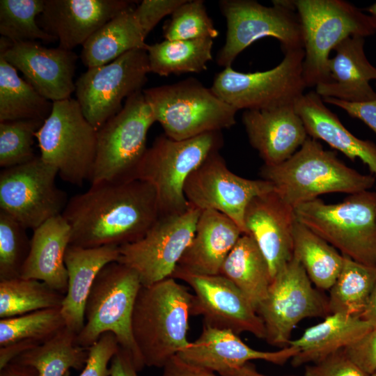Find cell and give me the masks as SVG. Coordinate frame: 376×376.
<instances>
[{
    "label": "cell",
    "instance_id": "e0dca14e",
    "mask_svg": "<svg viewBox=\"0 0 376 376\" xmlns=\"http://www.w3.org/2000/svg\"><path fill=\"white\" fill-rule=\"evenodd\" d=\"M274 190L272 183L232 172L219 151L211 154L187 178L185 196L200 210H212L231 219L245 234L244 214L251 201Z\"/></svg>",
    "mask_w": 376,
    "mask_h": 376
},
{
    "label": "cell",
    "instance_id": "ffe728a7",
    "mask_svg": "<svg viewBox=\"0 0 376 376\" xmlns=\"http://www.w3.org/2000/svg\"><path fill=\"white\" fill-rule=\"evenodd\" d=\"M295 208L274 191L253 198L244 214L245 234L256 242L272 278L293 257Z\"/></svg>",
    "mask_w": 376,
    "mask_h": 376
},
{
    "label": "cell",
    "instance_id": "ee69618b",
    "mask_svg": "<svg viewBox=\"0 0 376 376\" xmlns=\"http://www.w3.org/2000/svg\"><path fill=\"white\" fill-rule=\"evenodd\" d=\"M304 376H370L339 350L316 363L308 364Z\"/></svg>",
    "mask_w": 376,
    "mask_h": 376
},
{
    "label": "cell",
    "instance_id": "9a60e30c",
    "mask_svg": "<svg viewBox=\"0 0 376 376\" xmlns=\"http://www.w3.org/2000/svg\"><path fill=\"white\" fill-rule=\"evenodd\" d=\"M58 171L40 156L0 173V210L33 230L62 214L68 198L56 184Z\"/></svg>",
    "mask_w": 376,
    "mask_h": 376
},
{
    "label": "cell",
    "instance_id": "1f68e13d",
    "mask_svg": "<svg viewBox=\"0 0 376 376\" xmlns=\"http://www.w3.org/2000/svg\"><path fill=\"white\" fill-rule=\"evenodd\" d=\"M77 336L65 327L13 361L34 368L39 376H69L71 368L80 370L84 368L88 356V349L77 345Z\"/></svg>",
    "mask_w": 376,
    "mask_h": 376
},
{
    "label": "cell",
    "instance_id": "4316f807",
    "mask_svg": "<svg viewBox=\"0 0 376 376\" xmlns=\"http://www.w3.org/2000/svg\"><path fill=\"white\" fill-rule=\"evenodd\" d=\"M70 240L71 228L62 214L33 230L20 277L42 281L65 295L68 276L64 258Z\"/></svg>",
    "mask_w": 376,
    "mask_h": 376
},
{
    "label": "cell",
    "instance_id": "7c38bea8",
    "mask_svg": "<svg viewBox=\"0 0 376 376\" xmlns=\"http://www.w3.org/2000/svg\"><path fill=\"white\" fill-rule=\"evenodd\" d=\"M304 49L288 52L276 67L244 73L231 66L217 73L212 91L237 111L294 104L307 88L303 77Z\"/></svg>",
    "mask_w": 376,
    "mask_h": 376
},
{
    "label": "cell",
    "instance_id": "d6a6232c",
    "mask_svg": "<svg viewBox=\"0 0 376 376\" xmlns=\"http://www.w3.org/2000/svg\"><path fill=\"white\" fill-rule=\"evenodd\" d=\"M293 256L312 283L324 290H329L334 283L344 260L336 248L298 221L293 233Z\"/></svg>",
    "mask_w": 376,
    "mask_h": 376
},
{
    "label": "cell",
    "instance_id": "8d00e7d4",
    "mask_svg": "<svg viewBox=\"0 0 376 376\" xmlns=\"http://www.w3.org/2000/svg\"><path fill=\"white\" fill-rule=\"evenodd\" d=\"M65 295L45 283L22 277L0 281V318L61 308Z\"/></svg>",
    "mask_w": 376,
    "mask_h": 376
},
{
    "label": "cell",
    "instance_id": "7dc6e473",
    "mask_svg": "<svg viewBox=\"0 0 376 376\" xmlns=\"http://www.w3.org/2000/svg\"><path fill=\"white\" fill-rule=\"evenodd\" d=\"M322 100L324 103L340 107L349 116L363 121L376 134V99L365 102H348L332 97Z\"/></svg>",
    "mask_w": 376,
    "mask_h": 376
},
{
    "label": "cell",
    "instance_id": "816d5d0a",
    "mask_svg": "<svg viewBox=\"0 0 376 376\" xmlns=\"http://www.w3.org/2000/svg\"><path fill=\"white\" fill-rule=\"evenodd\" d=\"M361 318L367 322L373 329H376V281Z\"/></svg>",
    "mask_w": 376,
    "mask_h": 376
},
{
    "label": "cell",
    "instance_id": "4dcf8cb0",
    "mask_svg": "<svg viewBox=\"0 0 376 376\" xmlns=\"http://www.w3.org/2000/svg\"><path fill=\"white\" fill-rule=\"evenodd\" d=\"M219 274L233 282L256 310L267 295L272 278L255 240L243 234L224 260Z\"/></svg>",
    "mask_w": 376,
    "mask_h": 376
},
{
    "label": "cell",
    "instance_id": "277c9868",
    "mask_svg": "<svg viewBox=\"0 0 376 376\" xmlns=\"http://www.w3.org/2000/svg\"><path fill=\"white\" fill-rule=\"evenodd\" d=\"M138 274L127 265L113 262L97 276L84 309V325L76 343L88 349L105 333L113 334L128 352L138 371L145 366L134 341L132 318L141 287Z\"/></svg>",
    "mask_w": 376,
    "mask_h": 376
},
{
    "label": "cell",
    "instance_id": "6da1fadb",
    "mask_svg": "<svg viewBox=\"0 0 376 376\" xmlns=\"http://www.w3.org/2000/svg\"><path fill=\"white\" fill-rule=\"evenodd\" d=\"M62 216L71 228V245L120 247L142 238L160 212L151 185L134 179L91 185L68 200Z\"/></svg>",
    "mask_w": 376,
    "mask_h": 376
},
{
    "label": "cell",
    "instance_id": "cb8c5ba5",
    "mask_svg": "<svg viewBox=\"0 0 376 376\" xmlns=\"http://www.w3.org/2000/svg\"><path fill=\"white\" fill-rule=\"evenodd\" d=\"M365 38L352 36L334 49L329 62V79L315 86L322 99L332 97L348 102H365L376 99L370 81L376 80V68L367 58Z\"/></svg>",
    "mask_w": 376,
    "mask_h": 376
},
{
    "label": "cell",
    "instance_id": "f1b7e54d",
    "mask_svg": "<svg viewBox=\"0 0 376 376\" xmlns=\"http://www.w3.org/2000/svg\"><path fill=\"white\" fill-rule=\"evenodd\" d=\"M361 317L331 313L321 322L306 329L289 345L298 349L290 360L292 366L316 363L343 350L372 329Z\"/></svg>",
    "mask_w": 376,
    "mask_h": 376
},
{
    "label": "cell",
    "instance_id": "74e56055",
    "mask_svg": "<svg viewBox=\"0 0 376 376\" xmlns=\"http://www.w3.org/2000/svg\"><path fill=\"white\" fill-rule=\"evenodd\" d=\"M65 326L61 308H47L0 320V347L19 342L40 345Z\"/></svg>",
    "mask_w": 376,
    "mask_h": 376
},
{
    "label": "cell",
    "instance_id": "5b68a950",
    "mask_svg": "<svg viewBox=\"0 0 376 376\" xmlns=\"http://www.w3.org/2000/svg\"><path fill=\"white\" fill-rule=\"evenodd\" d=\"M297 220L343 256L376 267V191L350 194L328 204L320 198L295 207Z\"/></svg>",
    "mask_w": 376,
    "mask_h": 376
},
{
    "label": "cell",
    "instance_id": "52a82bcc",
    "mask_svg": "<svg viewBox=\"0 0 376 376\" xmlns=\"http://www.w3.org/2000/svg\"><path fill=\"white\" fill-rule=\"evenodd\" d=\"M222 144L221 131L180 141L161 134L148 148L134 179L154 189L160 215L183 212L189 207L184 193L187 178Z\"/></svg>",
    "mask_w": 376,
    "mask_h": 376
},
{
    "label": "cell",
    "instance_id": "c3c4849f",
    "mask_svg": "<svg viewBox=\"0 0 376 376\" xmlns=\"http://www.w3.org/2000/svg\"><path fill=\"white\" fill-rule=\"evenodd\" d=\"M162 369L161 376H221L213 371L187 363L178 355L172 357Z\"/></svg>",
    "mask_w": 376,
    "mask_h": 376
},
{
    "label": "cell",
    "instance_id": "f35d334b",
    "mask_svg": "<svg viewBox=\"0 0 376 376\" xmlns=\"http://www.w3.org/2000/svg\"><path fill=\"white\" fill-rule=\"evenodd\" d=\"M45 0H1L0 33L11 43L40 40L54 42L56 39L37 23L43 11Z\"/></svg>",
    "mask_w": 376,
    "mask_h": 376
},
{
    "label": "cell",
    "instance_id": "83f0119b",
    "mask_svg": "<svg viewBox=\"0 0 376 376\" xmlns=\"http://www.w3.org/2000/svg\"><path fill=\"white\" fill-rule=\"evenodd\" d=\"M294 107L308 136L324 141L351 160L359 159L376 178V144L352 134L315 91L304 93Z\"/></svg>",
    "mask_w": 376,
    "mask_h": 376
},
{
    "label": "cell",
    "instance_id": "d4e9b609",
    "mask_svg": "<svg viewBox=\"0 0 376 376\" xmlns=\"http://www.w3.org/2000/svg\"><path fill=\"white\" fill-rule=\"evenodd\" d=\"M243 234L225 214L202 210L192 240L176 268L196 274H219L224 260Z\"/></svg>",
    "mask_w": 376,
    "mask_h": 376
},
{
    "label": "cell",
    "instance_id": "f6af8a7d",
    "mask_svg": "<svg viewBox=\"0 0 376 376\" xmlns=\"http://www.w3.org/2000/svg\"><path fill=\"white\" fill-rule=\"evenodd\" d=\"M186 0H143L134 8L139 22L147 36L166 15L172 13Z\"/></svg>",
    "mask_w": 376,
    "mask_h": 376
},
{
    "label": "cell",
    "instance_id": "f5cc1de1",
    "mask_svg": "<svg viewBox=\"0 0 376 376\" xmlns=\"http://www.w3.org/2000/svg\"><path fill=\"white\" fill-rule=\"evenodd\" d=\"M221 376H269L259 373L255 365L251 362H248L242 366L230 369L219 374ZM285 376H299V375H285Z\"/></svg>",
    "mask_w": 376,
    "mask_h": 376
},
{
    "label": "cell",
    "instance_id": "b9f144b4",
    "mask_svg": "<svg viewBox=\"0 0 376 376\" xmlns=\"http://www.w3.org/2000/svg\"><path fill=\"white\" fill-rule=\"evenodd\" d=\"M26 230L0 210V281L20 277L30 250Z\"/></svg>",
    "mask_w": 376,
    "mask_h": 376
},
{
    "label": "cell",
    "instance_id": "ac0fdd59",
    "mask_svg": "<svg viewBox=\"0 0 376 376\" xmlns=\"http://www.w3.org/2000/svg\"><path fill=\"white\" fill-rule=\"evenodd\" d=\"M171 277L191 288L194 294L191 315H201L204 324L230 330L237 335L249 332L265 339V326L256 310L244 294L225 276L196 274L175 268Z\"/></svg>",
    "mask_w": 376,
    "mask_h": 376
},
{
    "label": "cell",
    "instance_id": "44dd1931",
    "mask_svg": "<svg viewBox=\"0 0 376 376\" xmlns=\"http://www.w3.org/2000/svg\"><path fill=\"white\" fill-rule=\"evenodd\" d=\"M130 0H45L39 26L68 50L83 44L121 12L132 7Z\"/></svg>",
    "mask_w": 376,
    "mask_h": 376
},
{
    "label": "cell",
    "instance_id": "60d3db41",
    "mask_svg": "<svg viewBox=\"0 0 376 376\" xmlns=\"http://www.w3.org/2000/svg\"><path fill=\"white\" fill-rule=\"evenodd\" d=\"M219 35L203 0H186L163 26L166 40L214 39Z\"/></svg>",
    "mask_w": 376,
    "mask_h": 376
},
{
    "label": "cell",
    "instance_id": "f907efd6",
    "mask_svg": "<svg viewBox=\"0 0 376 376\" xmlns=\"http://www.w3.org/2000/svg\"><path fill=\"white\" fill-rule=\"evenodd\" d=\"M0 376H39V375L31 366L11 361L0 370Z\"/></svg>",
    "mask_w": 376,
    "mask_h": 376
},
{
    "label": "cell",
    "instance_id": "d6986e66",
    "mask_svg": "<svg viewBox=\"0 0 376 376\" xmlns=\"http://www.w3.org/2000/svg\"><path fill=\"white\" fill-rule=\"evenodd\" d=\"M0 56L52 102L71 98L75 91L73 77L77 56L72 50L48 48L36 41L11 43L1 37Z\"/></svg>",
    "mask_w": 376,
    "mask_h": 376
},
{
    "label": "cell",
    "instance_id": "2e32d148",
    "mask_svg": "<svg viewBox=\"0 0 376 376\" xmlns=\"http://www.w3.org/2000/svg\"><path fill=\"white\" fill-rule=\"evenodd\" d=\"M201 210L160 215L140 240L120 246L117 262L132 269L141 285L148 286L171 277L194 235Z\"/></svg>",
    "mask_w": 376,
    "mask_h": 376
},
{
    "label": "cell",
    "instance_id": "8992f818",
    "mask_svg": "<svg viewBox=\"0 0 376 376\" xmlns=\"http://www.w3.org/2000/svg\"><path fill=\"white\" fill-rule=\"evenodd\" d=\"M303 33V77L306 87L329 79V54L352 36L375 33L370 16L343 0H292Z\"/></svg>",
    "mask_w": 376,
    "mask_h": 376
},
{
    "label": "cell",
    "instance_id": "d590c367",
    "mask_svg": "<svg viewBox=\"0 0 376 376\" xmlns=\"http://www.w3.org/2000/svg\"><path fill=\"white\" fill-rule=\"evenodd\" d=\"M343 256L342 269L329 289V311L361 317L376 281V267Z\"/></svg>",
    "mask_w": 376,
    "mask_h": 376
},
{
    "label": "cell",
    "instance_id": "3957f363",
    "mask_svg": "<svg viewBox=\"0 0 376 376\" xmlns=\"http://www.w3.org/2000/svg\"><path fill=\"white\" fill-rule=\"evenodd\" d=\"M260 175L294 208L325 194H353L370 190L376 181L373 174H361L347 166L336 152L324 150L310 136L286 161L277 165L264 164Z\"/></svg>",
    "mask_w": 376,
    "mask_h": 376
},
{
    "label": "cell",
    "instance_id": "bcb514c9",
    "mask_svg": "<svg viewBox=\"0 0 376 376\" xmlns=\"http://www.w3.org/2000/svg\"><path fill=\"white\" fill-rule=\"evenodd\" d=\"M343 350L368 375L376 372V329H372Z\"/></svg>",
    "mask_w": 376,
    "mask_h": 376
},
{
    "label": "cell",
    "instance_id": "ba28073f",
    "mask_svg": "<svg viewBox=\"0 0 376 376\" xmlns=\"http://www.w3.org/2000/svg\"><path fill=\"white\" fill-rule=\"evenodd\" d=\"M164 134L185 140L235 124L237 111L194 78L143 90Z\"/></svg>",
    "mask_w": 376,
    "mask_h": 376
},
{
    "label": "cell",
    "instance_id": "11a10c76",
    "mask_svg": "<svg viewBox=\"0 0 376 376\" xmlns=\"http://www.w3.org/2000/svg\"><path fill=\"white\" fill-rule=\"evenodd\" d=\"M370 376H376V372H375L373 374H372Z\"/></svg>",
    "mask_w": 376,
    "mask_h": 376
},
{
    "label": "cell",
    "instance_id": "603a6c76",
    "mask_svg": "<svg viewBox=\"0 0 376 376\" xmlns=\"http://www.w3.org/2000/svg\"><path fill=\"white\" fill-rule=\"evenodd\" d=\"M242 121L250 144L268 166L286 161L308 137L294 104L244 110Z\"/></svg>",
    "mask_w": 376,
    "mask_h": 376
},
{
    "label": "cell",
    "instance_id": "f546056e",
    "mask_svg": "<svg viewBox=\"0 0 376 376\" xmlns=\"http://www.w3.org/2000/svg\"><path fill=\"white\" fill-rule=\"evenodd\" d=\"M146 37L131 7L104 24L83 44L81 61L88 69L107 64L128 52L146 49Z\"/></svg>",
    "mask_w": 376,
    "mask_h": 376
},
{
    "label": "cell",
    "instance_id": "4fadbf2b",
    "mask_svg": "<svg viewBox=\"0 0 376 376\" xmlns=\"http://www.w3.org/2000/svg\"><path fill=\"white\" fill-rule=\"evenodd\" d=\"M256 312L265 326V340L281 349L288 346L292 330L302 320L331 314L328 298L313 288L294 256L272 278Z\"/></svg>",
    "mask_w": 376,
    "mask_h": 376
},
{
    "label": "cell",
    "instance_id": "484cf974",
    "mask_svg": "<svg viewBox=\"0 0 376 376\" xmlns=\"http://www.w3.org/2000/svg\"><path fill=\"white\" fill-rule=\"evenodd\" d=\"M120 247L85 248L70 244L65 254L68 290L61 307L65 326L78 334L84 325V309L95 280L109 263L118 261Z\"/></svg>",
    "mask_w": 376,
    "mask_h": 376
},
{
    "label": "cell",
    "instance_id": "836d02e7",
    "mask_svg": "<svg viewBox=\"0 0 376 376\" xmlns=\"http://www.w3.org/2000/svg\"><path fill=\"white\" fill-rule=\"evenodd\" d=\"M213 39L166 40L148 45L150 72L159 76L198 73L212 59Z\"/></svg>",
    "mask_w": 376,
    "mask_h": 376
},
{
    "label": "cell",
    "instance_id": "5bb4252c",
    "mask_svg": "<svg viewBox=\"0 0 376 376\" xmlns=\"http://www.w3.org/2000/svg\"><path fill=\"white\" fill-rule=\"evenodd\" d=\"M150 72L146 49H135L116 60L88 68L75 81L77 100L97 130L123 108L122 102L143 91Z\"/></svg>",
    "mask_w": 376,
    "mask_h": 376
},
{
    "label": "cell",
    "instance_id": "7a4b0ae2",
    "mask_svg": "<svg viewBox=\"0 0 376 376\" xmlns=\"http://www.w3.org/2000/svg\"><path fill=\"white\" fill-rule=\"evenodd\" d=\"M193 294L169 277L141 285L134 304L132 334L145 366L162 368L185 349Z\"/></svg>",
    "mask_w": 376,
    "mask_h": 376
},
{
    "label": "cell",
    "instance_id": "e575fe53",
    "mask_svg": "<svg viewBox=\"0 0 376 376\" xmlns=\"http://www.w3.org/2000/svg\"><path fill=\"white\" fill-rule=\"evenodd\" d=\"M53 102L47 100L0 56V122L24 119L45 121Z\"/></svg>",
    "mask_w": 376,
    "mask_h": 376
},
{
    "label": "cell",
    "instance_id": "8fae6325",
    "mask_svg": "<svg viewBox=\"0 0 376 376\" xmlns=\"http://www.w3.org/2000/svg\"><path fill=\"white\" fill-rule=\"evenodd\" d=\"M97 132L77 100L54 102L49 116L36 134L40 157L57 169L63 180L81 186L92 174Z\"/></svg>",
    "mask_w": 376,
    "mask_h": 376
},
{
    "label": "cell",
    "instance_id": "30bf717a",
    "mask_svg": "<svg viewBox=\"0 0 376 376\" xmlns=\"http://www.w3.org/2000/svg\"><path fill=\"white\" fill-rule=\"evenodd\" d=\"M265 6L253 0H221L219 8L226 21L224 45L217 63L230 67L236 57L256 40L271 37L278 40L283 53L304 49L299 16L292 1H272Z\"/></svg>",
    "mask_w": 376,
    "mask_h": 376
},
{
    "label": "cell",
    "instance_id": "9c48e42d",
    "mask_svg": "<svg viewBox=\"0 0 376 376\" xmlns=\"http://www.w3.org/2000/svg\"><path fill=\"white\" fill-rule=\"evenodd\" d=\"M155 122L143 91L127 97L121 110L97 130L91 184L134 180L148 149V132Z\"/></svg>",
    "mask_w": 376,
    "mask_h": 376
},
{
    "label": "cell",
    "instance_id": "ab89813d",
    "mask_svg": "<svg viewBox=\"0 0 376 376\" xmlns=\"http://www.w3.org/2000/svg\"><path fill=\"white\" fill-rule=\"evenodd\" d=\"M44 121L24 119L0 122V166L10 168L33 159L36 134Z\"/></svg>",
    "mask_w": 376,
    "mask_h": 376
},
{
    "label": "cell",
    "instance_id": "681fc988",
    "mask_svg": "<svg viewBox=\"0 0 376 376\" xmlns=\"http://www.w3.org/2000/svg\"><path fill=\"white\" fill-rule=\"evenodd\" d=\"M110 376H139L130 354L119 347L111 360Z\"/></svg>",
    "mask_w": 376,
    "mask_h": 376
},
{
    "label": "cell",
    "instance_id": "7402d4cb",
    "mask_svg": "<svg viewBox=\"0 0 376 376\" xmlns=\"http://www.w3.org/2000/svg\"><path fill=\"white\" fill-rule=\"evenodd\" d=\"M298 349L288 345L277 351L255 350L230 330L204 324L199 337L178 356L185 361L220 374L253 360H263L283 366L291 360Z\"/></svg>",
    "mask_w": 376,
    "mask_h": 376
},
{
    "label": "cell",
    "instance_id": "db71d44e",
    "mask_svg": "<svg viewBox=\"0 0 376 376\" xmlns=\"http://www.w3.org/2000/svg\"><path fill=\"white\" fill-rule=\"evenodd\" d=\"M364 10L366 11L368 15L370 16L373 24L376 28V2L365 8Z\"/></svg>",
    "mask_w": 376,
    "mask_h": 376
},
{
    "label": "cell",
    "instance_id": "7bdbcfd3",
    "mask_svg": "<svg viewBox=\"0 0 376 376\" xmlns=\"http://www.w3.org/2000/svg\"><path fill=\"white\" fill-rule=\"evenodd\" d=\"M116 336L105 333L88 348V356L79 376H110L109 363L119 349Z\"/></svg>",
    "mask_w": 376,
    "mask_h": 376
}]
</instances>
